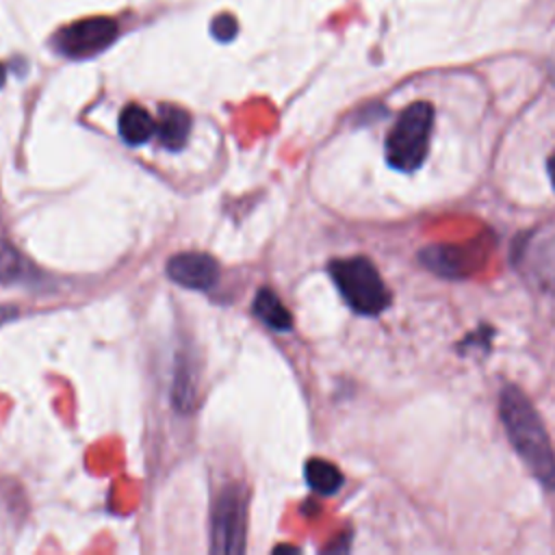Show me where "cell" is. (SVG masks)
Listing matches in <instances>:
<instances>
[{"mask_svg": "<svg viewBox=\"0 0 555 555\" xmlns=\"http://www.w3.org/2000/svg\"><path fill=\"white\" fill-rule=\"evenodd\" d=\"M499 412L507 438L527 470L546 490H555V451L546 427L527 395L516 386H505L501 390Z\"/></svg>", "mask_w": 555, "mask_h": 555, "instance_id": "6da1fadb", "label": "cell"}, {"mask_svg": "<svg viewBox=\"0 0 555 555\" xmlns=\"http://www.w3.org/2000/svg\"><path fill=\"white\" fill-rule=\"evenodd\" d=\"M434 128V108L429 102H412L405 106L386 137V160L392 169L412 173L416 171L429 152V139Z\"/></svg>", "mask_w": 555, "mask_h": 555, "instance_id": "7a4b0ae2", "label": "cell"}, {"mask_svg": "<svg viewBox=\"0 0 555 555\" xmlns=\"http://www.w3.org/2000/svg\"><path fill=\"white\" fill-rule=\"evenodd\" d=\"M330 275L347 306L364 317H375L390 306V291L369 258L334 260Z\"/></svg>", "mask_w": 555, "mask_h": 555, "instance_id": "3957f363", "label": "cell"}, {"mask_svg": "<svg viewBox=\"0 0 555 555\" xmlns=\"http://www.w3.org/2000/svg\"><path fill=\"white\" fill-rule=\"evenodd\" d=\"M117 37V24L108 17H87L65 26L56 35V48L72 59H82L104 50Z\"/></svg>", "mask_w": 555, "mask_h": 555, "instance_id": "277c9868", "label": "cell"}, {"mask_svg": "<svg viewBox=\"0 0 555 555\" xmlns=\"http://www.w3.org/2000/svg\"><path fill=\"white\" fill-rule=\"evenodd\" d=\"M245 535V503L236 488L225 490L212 516V551L217 553H238L243 551Z\"/></svg>", "mask_w": 555, "mask_h": 555, "instance_id": "5b68a950", "label": "cell"}, {"mask_svg": "<svg viewBox=\"0 0 555 555\" xmlns=\"http://www.w3.org/2000/svg\"><path fill=\"white\" fill-rule=\"evenodd\" d=\"M486 258V243L468 245H431L421 251V262L438 275L460 278L473 273Z\"/></svg>", "mask_w": 555, "mask_h": 555, "instance_id": "8992f818", "label": "cell"}, {"mask_svg": "<svg viewBox=\"0 0 555 555\" xmlns=\"http://www.w3.org/2000/svg\"><path fill=\"white\" fill-rule=\"evenodd\" d=\"M167 275L186 288L206 291L210 288L219 278V267L212 256L202 251H184L176 254L167 262Z\"/></svg>", "mask_w": 555, "mask_h": 555, "instance_id": "52a82bcc", "label": "cell"}, {"mask_svg": "<svg viewBox=\"0 0 555 555\" xmlns=\"http://www.w3.org/2000/svg\"><path fill=\"white\" fill-rule=\"evenodd\" d=\"M156 132L160 143L167 150H182L189 132H191V117L184 108L173 106V104H163L158 108V121H156Z\"/></svg>", "mask_w": 555, "mask_h": 555, "instance_id": "ba28073f", "label": "cell"}, {"mask_svg": "<svg viewBox=\"0 0 555 555\" xmlns=\"http://www.w3.org/2000/svg\"><path fill=\"white\" fill-rule=\"evenodd\" d=\"M156 132V121L152 115L139 106V104H128L121 115H119V134L126 143L130 145H141L152 139Z\"/></svg>", "mask_w": 555, "mask_h": 555, "instance_id": "9c48e42d", "label": "cell"}, {"mask_svg": "<svg viewBox=\"0 0 555 555\" xmlns=\"http://www.w3.org/2000/svg\"><path fill=\"white\" fill-rule=\"evenodd\" d=\"M254 312L262 323L273 327L275 332H288L293 327V317L288 308L278 299V295L269 288H260L254 299Z\"/></svg>", "mask_w": 555, "mask_h": 555, "instance_id": "30bf717a", "label": "cell"}, {"mask_svg": "<svg viewBox=\"0 0 555 555\" xmlns=\"http://www.w3.org/2000/svg\"><path fill=\"white\" fill-rule=\"evenodd\" d=\"M306 481L319 494H334L343 483V475L332 462L314 457L306 462Z\"/></svg>", "mask_w": 555, "mask_h": 555, "instance_id": "8fae6325", "label": "cell"}, {"mask_svg": "<svg viewBox=\"0 0 555 555\" xmlns=\"http://www.w3.org/2000/svg\"><path fill=\"white\" fill-rule=\"evenodd\" d=\"M24 273V262L11 243L0 238V282H13Z\"/></svg>", "mask_w": 555, "mask_h": 555, "instance_id": "7c38bea8", "label": "cell"}, {"mask_svg": "<svg viewBox=\"0 0 555 555\" xmlns=\"http://www.w3.org/2000/svg\"><path fill=\"white\" fill-rule=\"evenodd\" d=\"M210 33L215 39L219 41H230L234 35H236V20L230 15V13H221L212 20V26H210Z\"/></svg>", "mask_w": 555, "mask_h": 555, "instance_id": "4fadbf2b", "label": "cell"}, {"mask_svg": "<svg viewBox=\"0 0 555 555\" xmlns=\"http://www.w3.org/2000/svg\"><path fill=\"white\" fill-rule=\"evenodd\" d=\"M13 317H15V308L13 306H0V325L7 323Z\"/></svg>", "mask_w": 555, "mask_h": 555, "instance_id": "5bb4252c", "label": "cell"}, {"mask_svg": "<svg viewBox=\"0 0 555 555\" xmlns=\"http://www.w3.org/2000/svg\"><path fill=\"white\" fill-rule=\"evenodd\" d=\"M548 176H551V182H553V189H555V152L548 156Z\"/></svg>", "mask_w": 555, "mask_h": 555, "instance_id": "9a60e30c", "label": "cell"}, {"mask_svg": "<svg viewBox=\"0 0 555 555\" xmlns=\"http://www.w3.org/2000/svg\"><path fill=\"white\" fill-rule=\"evenodd\" d=\"M4 78H7V72H4V65L0 63V87L4 85Z\"/></svg>", "mask_w": 555, "mask_h": 555, "instance_id": "2e32d148", "label": "cell"}]
</instances>
